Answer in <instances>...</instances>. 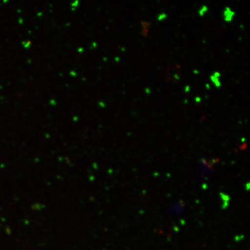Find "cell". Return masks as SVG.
<instances>
[{
	"label": "cell",
	"instance_id": "cell-7",
	"mask_svg": "<svg viewBox=\"0 0 250 250\" xmlns=\"http://www.w3.org/2000/svg\"><path fill=\"white\" fill-rule=\"evenodd\" d=\"M212 76L215 78H218V79H220V78L221 77V74L218 71H215L214 72V74H212Z\"/></svg>",
	"mask_w": 250,
	"mask_h": 250
},
{
	"label": "cell",
	"instance_id": "cell-5",
	"mask_svg": "<svg viewBox=\"0 0 250 250\" xmlns=\"http://www.w3.org/2000/svg\"><path fill=\"white\" fill-rule=\"evenodd\" d=\"M208 7L206 5H203L201 9L199 11V14L201 17H203L208 11Z\"/></svg>",
	"mask_w": 250,
	"mask_h": 250
},
{
	"label": "cell",
	"instance_id": "cell-3",
	"mask_svg": "<svg viewBox=\"0 0 250 250\" xmlns=\"http://www.w3.org/2000/svg\"><path fill=\"white\" fill-rule=\"evenodd\" d=\"M235 15V12L231 10L229 7H226L224 11V20L227 22H230L232 21L234 16Z\"/></svg>",
	"mask_w": 250,
	"mask_h": 250
},
{
	"label": "cell",
	"instance_id": "cell-11",
	"mask_svg": "<svg viewBox=\"0 0 250 250\" xmlns=\"http://www.w3.org/2000/svg\"><path fill=\"white\" fill-rule=\"evenodd\" d=\"M174 78H176V79H177V80L180 79V77L179 76H178L177 74H175Z\"/></svg>",
	"mask_w": 250,
	"mask_h": 250
},
{
	"label": "cell",
	"instance_id": "cell-12",
	"mask_svg": "<svg viewBox=\"0 0 250 250\" xmlns=\"http://www.w3.org/2000/svg\"><path fill=\"white\" fill-rule=\"evenodd\" d=\"M206 87H207L208 89H209L210 88V86L208 83L206 84Z\"/></svg>",
	"mask_w": 250,
	"mask_h": 250
},
{
	"label": "cell",
	"instance_id": "cell-9",
	"mask_svg": "<svg viewBox=\"0 0 250 250\" xmlns=\"http://www.w3.org/2000/svg\"><path fill=\"white\" fill-rule=\"evenodd\" d=\"M201 98H200V97H196V98H195V102L196 103H201Z\"/></svg>",
	"mask_w": 250,
	"mask_h": 250
},
{
	"label": "cell",
	"instance_id": "cell-1",
	"mask_svg": "<svg viewBox=\"0 0 250 250\" xmlns=\"http://www.w3.org/2000/svg\"><path fill=\"white\" fill-rule=\"evenodd\" d=\"M217 160L215 159H208L202 158L200 159L198 162V168L201 174V179L203 182L206 183L208 181L211 176L213 168L215 164L217 163Z\"/></svg>",
	"mask_w": 250,
	"mask_h": 250
},
{
	"label": "cell",
	"instance_id": "cell-2",
	"mask_svg": "<svg viewBox=\"0 0 250 250\" xmlns=\"http://www.w3.org/2000/svg\"><path fill=\"white\" fill-rule=\"evenodd\" d=\"M184 208L185 204L182 201H180L172 206L170 212L171 214L180 215L184 212Z\"/></svg>",
	"mask_w": 250,
	"mask_h": 250
},
{
	"label": "cell",
	"instance_id": "cell-14",
	"mask_svg": "<svg viewBox=\"0 0 250 250\" xmlns=\"http://www.w3.org/2000/svg\"><path fill=\"white\" fill-rule=\"evenodd\" d=\"M187 103H188L187 100H186V101H184V103H185V104H187Z\"/></svg>",
	"mask_w": 250,
	"mask_h": 250
},
{
	"label": "cell",
	"instance_id": "cell-13",
	"mask_svg": "<svg viewBox=\"0 0 250 250\" xmlns=\"http://www.w3.org/2000/svg\"><path fill=\"white\" fill-rule=\"evenodd\" d=\"M193 72H194L195 74H198L199 73V71L196 70H195Z\"/></svg>",
	"mask_w": 250,
	"mask_h": 250
},
{
	"label": "cell",
	"instance_id": "cell-6",
	"mask_svg": "<svg viewBox=\"0 0 250 250\" xmlns=\"http://www.w3.org/2000/svg\"><path fill=\"white\" fill-rule=\"evenodd\" d=\"M167 18V14H161L158 16V20L159 21H163V20H165V19Z\"/></svg>",
	"mask_w": 250,
	"mask_h": 250
},
{
	"label": "cell",
	"instance_id": "cell-8",
	"mask_svg": "<svg viewBox=\"0 0 250 250\" xmlns=\"http://www.w3.org/2000/svg\"><path fill=\"white\" fill-rule=\"evenodd\" d=\"M190 88L189 85H187L185 87V92L186 93H188L190 91Z\"/></svg>",
	"mask_w": 250,
	"mask_h": 250
},
{
	"label": "cell",
	"instance_id": "cell-4",
	"mask_svg": "<svg viewBox=\"0 0 250 250\" xmlns=\"http://www.w3.org/2000/svg\"><path fill=\"white\" fill-rule=\"evenodd\" d=\"M210 79L212 82L214 83L215 87H220L221 86V83L218 78H215L212 75V76H210Z\"/></svg>",
	"mask_w": 250,
	"mask_h": 250
},
{
	"label": "cell",
	"instance_id": "cell-10",
	"mask_svg": "<svg viewBox=\"0 0 250 250\" xmlns=\"http://www.w3.org/2000/svg\"><path fill=\"white\" fill-rule=\"evenodd\" d=\"M145 92L146 94H150V93H151V90H150V89L148 88V87H147V88H146L145 89Z\"/></svg>",
	"mask_w": 250,
	"mask_h": 250
}]
</instances>
